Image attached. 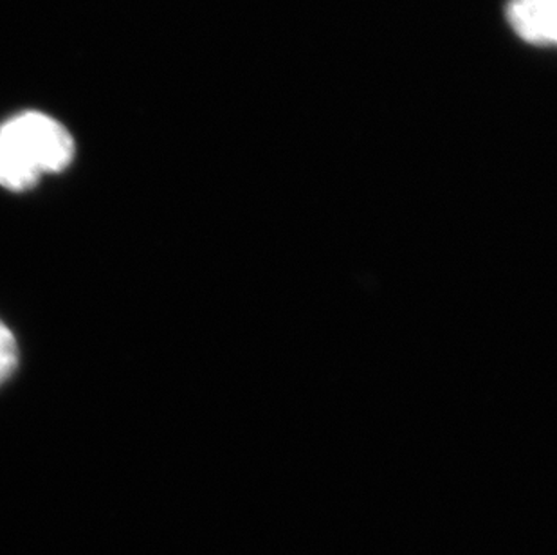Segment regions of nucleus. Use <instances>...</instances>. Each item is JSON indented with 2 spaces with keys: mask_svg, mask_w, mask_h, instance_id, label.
I'll return each instance as SVG.
<instances>
[{
  "mask_svg": "<svg viewBox=\"0 0 557 555\" xmlns=\"http://www.w3.org/2000/svg\"><path fill=\"white\" fill-rule=\"evenodd\" d=\"M74 158V141L59 121L26 112L0 126V186L24 192L59 173Z\"/></svg>",
  "mask_w": 557,
  "mask_h": 555,
  "instance_id": "nucleus-1",
  "label": "nucleus"
},
{
  "mask_svg": "<svg viewBox=\"0 0 557 555\" xmlns=\"http://www.w3.org/2000/svg\"><path fill=\"white\" fill-rule=\"evenodd\" d=\"M507 18L525 42L534 46L556 42L557 0H510Z\"/></svg>",
  "mask_w": 557,
  "mask_h": 555,
  "instance_id": "nucleus-2",
  "label": "nucleus"
},
{
  "mask_svg": "<svg viewBox=\"0 0 557 555\" xmlns=\"http://www.w3.org/2000/svg\"><path fill=\"white\" fill-rule=\"evenodd\" d=\"M18 361V346L10 329L0 321V383L10 378Z\"/></svg>",
  "mask_w": 557,
  "mask_h": 555,
  "instance_id": "nucleus-3",
  "label": "nucleus"
}]
</instances>
